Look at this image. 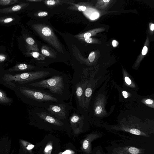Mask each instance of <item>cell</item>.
Returning a JSON list of instances; mask_svg holds the SVG:
<instances>
[{"label":"cell","mask_w":154,"mask_h":154,"mask_svg":"<svg viewBox=\"0 0 154 154\" xmlns=\"http://www.w3.org/2000/svg\"><path fill=\"white\" fill-rule=\"evenodd\" d=\"M72 77L62 72L52 77L27 84L26 85L45 91L63 101H67L71 95L70 85Z\"/></svg>","instance_id":"6da1fadb"},{"label":"cell","mask_w":154,"mask_h":154,"mask_svg":"<svg viewBox=\"0 0 154 154\" xmlns=\"http://www.w3.org/2000/svg\"><path fill=\"white\" fill-rule=\"evenodd\" d=\"M26 85L21 86L19 89L25 97L28 104L30 105L45 108L51 105L65 102L45 91Z\"/></svg>","instance_id":"7a4b0ae2"},{"label":"cell","mask_w":154,"mask_h":154,"mask_svg":"<svg viewBox=\"0 0 154 154\" xmlns=\"http://www.w3.org/2000/svg\"><path fill=\"white\" fill-rule=\"evenodd\" d=\"M61 72L52 69H43L15 75L5 74L4 75L3 80L9 84L14 82L27 84L52 77L60 74Z\"/></svg>","instance_id":"3957f363"},{"label":"cell","mask_w":154,"mask_h":154,"mask_svg":"<svg viewBox=\"0 0 154 154\" xmlns=\"http://www.w3.org/2000/svg\"><path fill=\"white\" fill-rule=\"evenodd\" d=\"M72 88L69 103L72 105V99L73 95L75 99L77 110L84 117L85 108L84 106V92L86 81L78 73L75 72L71 80Z\"/></svg>","instance_id":"277c9868"},{"label":"cell","mask_w":154,"mask_h":154,"mask_svg":"<svg viewBox=\"0 0 154 154\" xmlns=\"http://www.w3.org/2000/svg\"><path fill=\"white\" fill-rule=\"evenodd\" d=\"M30 116L32 120L39 125L61 127L68 123V120L58 119L44 108L33 106Z\"/></svg>","instance_id":"5b68a950"},{"label":"cell","mask_w":154,"mask_h":154,"mask_svg":"<svg viewBox=\"0 0 154 154\" xmlns=\"http://www.w3.org/2000/svg\"><path fill=\"white\" fill-rule=\"evenodd\" d=\"M34 29L45 41L61 53H63L61 44L52 29L48 25L42 24H35L32 25Z\"/></svg>","instance_id":"8992f818"},{"label":"cell","mask_w":154,"mask_h":154,"mask_svg":"<svg viewBox=\"0 0 154 154\" xmlns=\"http://www.w3.org/2000/svg\"><path fill=\"white\" fill-rule=\"evenodd\" d=\"M52 115L60 120H68L71 112L75 109L69 103L52 104L45 108Z\"/></svg>","instance_id":"52a82bcc"},{"label":"cell","mask_w":154,"mask_h":154,"mask_svg":"<svg viewBox=\"0 0 154 154\" xmlns=\"http://www.w3.org/2000/svg\"><path fill=\"white\" fill-rule=\"evenodd\" d=\"M42 69L43 68L37 67L25 63H20L9 69L8 71L10 72L27 71L28 72L38 70Z\"/></svg>","instance_id":"ba28073f"},{"label":"cell","mask_w":154,"mask_h":154,"mask_svg":"<svg viewBox=\"0 0 154 154\" xmlns=\"http://www.w3.org/2000/svg\"><path fill=\"white\" fill-rule=\"evenodd\" d=\"M28 4L26 3H20L10 7L0 9V13L3 14H8L18 11L24 9Z\"/></svg>","instance_id":"9c48e42d"},{"label":"cell","mask_w":154,"mask_h":154,"mask_svg":"<svg viewBox=\"0 0 154 154\" xmlns=\"http://www.w3.org/2000/svg\"><path fill=\"white\" fill-rule=\"evenodd\" d=\"M50 48L46 46H43L41 49V52L42 54L50 58L55 59L57 57L55 51Z\"/></svg>","instance_id":"30bf717a"},{"label":"cell","mask_w":154,"mask_h":154,"mask_svg":"<svg viewBox=\"0 0 154 154\" xmlns=\"http://www.w3.org/2000/svg\"><path fill=\"white\" fill-rule=\"evenodd\" d=\"M26 42L28 45L29 46L30 50L37 52L39 50L38 45L32 38L31 37H27L26 39Z\"/></svg>","instance_id":"8fae6325"},{"label":"cell","mask_w":154,"mask_h":154,"mask_svg":"<svg viewBox=\"0 0 154 154\" xmlns=\"http://www.w3.org/2000/svg\"><path fill=\"white\" fill-rule=\"evenodd\" d=\"M12 100L11 98L8 97L3 91L0 90V103H7L11 102Z\"/></svg>","instance_id":"7c38bea8"},{"label":"cell","mask_w":154,"mask_h":154,"mask_svg":"<svg viewBox=\"0 0 154 154\" xmlns=\"http://www.w3.org/2000/svg\"><path fill=\"white\" fill-rule=\"evenodd\" d=\"M18 0H0V6H6L20 3Z\"/></svg>","instance_id":"4fadbf2b"},{"label":"cell","mask_w":154,"mask_h":154,"mask_svg":"<svg viewBox=\"0 0 154 154\" xmlns=\"http://www.w3.org/2000/svg\"><path fill=\"white\" fill-rule=\"evenodd\" d=\"M14 20V17L10 16L0 17V24H6L10 23L13 21Z\"/></svg>","instance_id":"5bb4252c"},{"label":"cell","mask_w":154,"mask_h":154,"mask_svg":"<svg viewBox=\"0 0 154 154\" xmlns=\"http://www.w3.org/2000/svg\"><path fill=\"white\" fill-rule=\"evenodd\" d=\"M33 57L38 60H43L45 59V57L37 51H34L30 53Z\"/></svg>","instance_id":"9a60e30c"},{"label":"cell","mask_w":154,"mask_h":154,"mask_svg":"<svg viewBox=\"0 0 154 154\" xmlns=\"http://www.w3.org/2000/svg\"><path fill=\"white\" fill-rule=\"evenodd\" d=\"M60 0H48L45 1V3L48 6H51L56 5L60 3Z\"/></svg>","instance_id":"2e32d148"},{"label":"cell","mask_w":154,"mask_h":154,"mask_svg":"<svg viewBox=\"0 0 154 154\" xmlns=\"http://www.w3.org/2000/svg\"><path fill=\"white\" fill-rule=\"evenodd\" d=\"M95 53L94 52H91L88 56V59L89 61L91 62H92L95 59Z\"/></svg>","instance_id":"e0dca14e"},{"label":"cell","mask_w":154,"mask_h":154,"mask_svg":"<svg viewBox=\"0 0 154 154\" xmlns=\"http://www.w3.org/2000/svg\"><path fill=\"white\" fill-rule=\"evenodd\" d=\"M128 150L130 153L132 154H137L139 152L138 149L134 147H130Z\"/></svg>","instance_id":"ac0fdd59"},{"label":"cell","mask_w":154,"mask_h":154,"mask_svg":"<svg viewBox=\"0 0 154 154\" xmlns=\"http://www.w3.org/2000/svg\"><path fill=\"white\" fill-rule=\"evenodd\" d=\"M99 14L98 12H95L93 13L91 16L90 18L91 20H94L98 17Z\"/></svg>","instance_id":"d6986e66"},{"label":"cell","mask_w":154,"mask_h":154,"mask_svg":"<svg viewBox=\"0 0 154 154\" xmlns=\"http://www.w3.org/2000/svg\"><path fill=\"white\" fill-rule=\"evenodd\" d=\"M130 132L131 134L136 135H139L140 134V131L139 130L135 128L131 129Z\"/></svg>","instance_id":"ffe728a7"},{"label":"cell","mask_w":154,"mask_h":154,"mask_svg":"<svg viewBox=\"0 0 154 154\" xmlns=\"http://www.w3.org/2000/svg\"><path fill=\"white\" fill-rule=\"evenodd\" d=\"M37 15L39 17H44L48 15V13L45 11H41L38 13Z\"/></svg>","instance_id":"44dd1931"},{"label":"cell","mask_w":154,"mask_h":154,"mask_svg":"<svg viewBox=\"0 0 154 154\" xmlns=\"http://www.w3.org/2000/svg\"><path fill=\"white\" fill-rule=\"evenodd\" d=\"M102 111V108L100 106H97L95 109V112L97 114H99Z\"/></svg>","instance_id":"7402d4cb"},{"label":"cell","mask_w":154,"mask_h":154,"mask_svg":"<svg viewBox=\"0 0 154 154\" xmlns=\"http://www.w3.org/2000/svg\"><path fill=\"white\" fill-rule=\"evenodd\" d=\"M83 147L84 149H86L88 146V142L87 140H85L83 143Z\"/></svg>","instance_id":"603a6c76"},{"label":"cell","mask_w":154,"mask_h":154,"mask_svg":"<svg viewBox=\"0 0 154 154\" xmlns=\"http://www.w3.org/2000/svg\"><path fill=\"white\" fill-rule=\"evenodd\" d=\"M148 48L146 46H144L143 47L142 51V54L143 55H145L148 52Z\"/></svg>","instance_id":"cb8c5ba5"},{"label":"cell","mask_w":154,"mask_h":154,"mask_svg":"<svg viewBox=\"0 0 154 154\" xmlns=\"http://www.w3.org/2000/svg\"><path fill=\"white\" fill-rule=\"evenodd\" d=\"M52 149V146L50 145H48L45 149V151L46 152H48L49 150Z\"/></svg>","instance_id":"d4e9b609"},{"label":"cell","mask_w":154,"mask_h":154,"mask_svg":"<svg viewBox=\"0 0 154 154\" xmlns=\"http://www.w3.org/2000/svg\"><path fill=\"white\" fill-rule=\"evenodd\" d=\"M86 9V7L84 5L80 6L78 7V10L81 11H85Z\"/></svg>","instance_id":"484cf974"},{"label":"cell","mask_w":154,"mask_h":154,"mask_svg":"<svg viewBox=\"0 0 154 154\" xmlns=\"http://www.w3.org/2000/svg\"><path fill=\"white\" fill-rule=\"evenodd\" d=\"M85 42L88 43H91L93 42L92 39L90 38H85Z\"/></svg>","instance_id":"4316f807"},{"label":"cell","mask_w":154,"mask_h":154,"mask_svg":"<svg viewBox=\"0 0 154 154\" xmlns=\"http://www.w3.org/2000/svg\"><path fill=\"white\" fill-rule=\"evenodd\" d=\"M125 81L126 83L128 85H130L131 83V82L130 79L127 76L125 77Z\"/></svg>","instance_id":"83f0119b"},{"label":"cell","mask_w":154,"mask_h":154,"mask_svg":"<svg viewBox=\"0 0 154 154\" xmlns=\"http://www.w3.org/2000/svg\"><path fill=\"white\" fill-rule=\"evenodd\" d=\"M6 59V57L4 55L0 54V62L4 61Z\"/></svg>","instance_id":"f1b7e54d"},{"label":"cell","mask_w":154,"mask_h":154,"mask_svg":"<svg viewBox=\"0 0 154 154\" xmlns=\"http://www.w3.org/2000/svg\"><path fill=\"white\" fill-rule=\"evenodd\" d=\"M119 44L118 42L116 40H113L112 42V45L114 47H116Z\"/></svg>","instance_id":"f546056e"},{"label":"cell","mask_w":154,"mask_h":154,"mask_svg":"<svg viewBox=\"0 0 154 154\" xmlns=\"http://www.w3.org/2000/svg\"><path fill=\"white\" fill-rule=\"evenodd\" d=\"M123 95L125 98H126L128 97V93L125 91H123L122 92Z\"/></svg>","instance_id":"4dcf8cb0"},{"label":"cell","mask_w":154,"mask_h":154,"mask_svg":"<svg viewBox=\"0 0 154 154\" xmlns=\"http://www.w3.org/2000/svg\"><path fill=\"white\" fill-rule=\"evenodd\" d=\"M145 103L147 104H151L153 103V101L151 99H147L146 100Z\"/></svg>","instance_id":"1f68e13d"},{"label":"cell","mask_w":154,"mask_h":154,"mask_svg":"<svg viewBox=\"0 0 154 154\" xmlns=\"http://www.w3.org/2000/svg\"><path fill=\"white\" fill-rule=\"evenodd\" d=\"M34 147V146L32 144L29 145L26 148L28 150H30L32 149Z\"/></svg>","instance_id":"d6a6232c"},{"label":"cell","mask_w":154,"mask_h":154,"mask_svg":"<svg viewBox=\"0 0 154 154\" xmlns=\"http://www.w3.org/2000/svg\"><path fill=\"white\" fill-rule=\"evenodd\" d=\"M71 153V151L69 150L65 151V152L62 153V154H70Z\"/></svg>","instance_id":"836d02e7"},{"label":"cell","mask_w":154,"mask_h":154,"mask_svg":"<svg viewBox=\"0 0 154 154\" xmlns=\"http://www.w3.org/2000/svg\"><path fill=\"white\" fill-rule=\"evenodd\" d=\"M42 0H27L26 1L30 2H37L41 1Z\"/></svg>","instance_id":"e575fe53"},{"label":"cell","mask_w":154,"mask_h":154,"mask_svg":"<svg viewBox=\"0 0 154 154\" xmlns=\"http://www.w3.org/2000/svg\"><path fill=\"white\" fill-rule=\"evenodd\" d=\"M150 29L152 31H153L154 30V24H152L150 26Z\"/></svg>","instance_id":"d590c367"},{"label":"cell","mask_w":154,"mask_h":154,"mask_svg":"<svg viewBox=\"0 0 154 154\" xmlns=\"http://www.w3.org/2000/svg\"><path fill=\"white\" fill-rule=\"evenodd\" d=\"M103 2H109L110 1V0H103Z\"/></svg>","instance_id":"8d00e7d4"}]
</instances>
